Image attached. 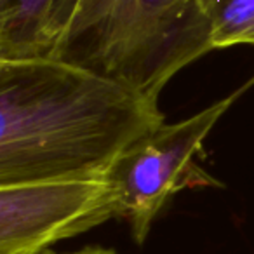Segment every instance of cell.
Listing matches in <instances>:
<instances>
[{
    "mask_svg": "<svg viewBox=\"0 0 254 254\" xmlns=\"http://www.w3.org/2000/svg\"><path fill=\"white\" fill-rule=\"evenodd\" d=\"M164 115L126 82L60 58L0 60V185L105 178Z\"/></svg>",
    "mask_w": 254,
    "mask_h": 254,
    "instance_id": "1",
    "label": "cell"
},
{
    "mask_svg": "<svg viewBox=\"0 0 254 254\" xmlns=\"http://www.w3.org/2000/svg\"><path fill=\"white\" fill-rule=\"evenodd\" d=\"M237 94L176 124H162L136 139L117 159L106 178L119 197V218L127 219L141 246L153 221L174 193L188 187H219L195 164L202 143Z\"/></svg>",
    "mask_w": 254,
    "mask_h": 254,
    "instance_id": "2",
    "label": "cell"
},
{
    "mask_svg": "<svg viewBox=\"0 0 254 254\" xmlns=\"http://www.w3.org/2000/svg\"><path fill=\"white\" fill-rule=\"evenodd\" d=\"M112 218L119 197L106 176L0 185V254H40Z\"/></svg>",
    "mask_w": 254,
    "mask_h": 254,
    "instance_id": "3",
    "label": "cell"
},
{
    "mask_svg": "<svg viewBox=\"0 0 254 254\" xmlns=\"http://www.w3.org/2000/svg\"><path fill=\"white\" fill-rule=\"evenodd\" d=\"M212 49L200 0H136L108 75L159 103L167 82Z\"/></svg>",
    "mask_w": 254,
    "mask_h": 254,
    "instance_id": "4",
    "label": "cell"
},
{
    "mask_svg": "<svg viewBox=\"0 0 254 254\" xmlns=\"http://www.w3.org/2000/svg\"><path fill=\"white\" fill-rule=\"evenodd\" d=\"M134 7L136 0H49L39 30V56L108 73Z\"/></svg>",
    "mask_w": 254,
    "mask_h": 254,
    "instance_id": "5",
    "label": "cell"
},
{
    "mask_svg": "<svg viewBox=\"0 0 254 254\" xmlns=\"http://www.w3.org/2000/svg\"><path fill=\"white\" fill-rule=\"evenodd\" d=\"M214 49L254 46V0H200Z\"/></svg>",
    "mask_w": 254,
    "mask_h": 254,
    "instance_id": "6",
    "label": "cell"
},
{
    "mask_svg": "<svg viewBox=\"0 0 254 254\" xmlns=\"http://www.w3.org/2000/svg\"><path fill=\"white\" fill-rule=\"evenodd\" d=\"M40 254H56L54 251L47 249ZM64 254H119L115 249H110V247H101V246H87L84 249L73 251V253H64Z\"/></svg>",
    "mask_w": 254,
    "mask_h": 254,
    "instance_id": "7",
    "label": "cell"
},
{
    "mask_svg": "<svg viewBox=\"0 0 254 254\" xmlns=\"http://www.w3.org/2000/svg\"><path fill=\"white\" fill-rule=\"evenodd\" d=\"M251 84H254V78H253V80H251Z\"/></svg>",
    "mask_w": 254,
    "mask_h": 254,
    "instance_id": "8",
    "label": "cell"
}]
</instances>
